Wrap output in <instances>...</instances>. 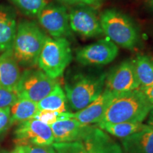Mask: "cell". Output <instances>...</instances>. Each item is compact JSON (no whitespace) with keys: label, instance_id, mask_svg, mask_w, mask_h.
<instances>
[{"label":"cell","instance_id":"20","mask_svg":"<svg viewBox=\"0 0 153 153\" xmlns=\"http://www.w3.org/2000/svg\"><path fill=\"white\" fill-rule=\"evenodd\" d=\"M133 62L140 87L153 85V60L145 55H138Z\"/></svg>","mask_w":153,"mask_h":153},{"label":"cell","instance_id":"18","mask_svg":"<svg viewBox=\"0 0 153 153\" xmlns=\"http://www.w3.org/2000/svg\"><path fill=\"white\" fill-rule=\"evenodd\" d=\"M37 105L39 110L58 112L68 111V100L65 93L59 84L55 86L45 98L37 103Z\"/></svg>","mask_w":153,"mask_h":153},{"label":"cell","instance_id":"12","mask_svg":"<svg viewBox=\"0 0 153 153\" xmlns=\"http://www.w3.org/2000/svg\"><path fill=\"white\" fill-rule=\"evenodd\" d=\"M50 126L53 131L54 143L82 141L94 128L74 118L57 121Z\"/></svg>","mask_w":153,"mask_h":153},{"label":"cell","instance_id":"4","mask_svg":"<svg viewBox=\"0 0 153 153\" xmlns=\"http://www.w3.org/2000/svg\"><path fill=\"white\" fill-rule=\"evenodd\" d=\"M72 60L70 43L65 37L48 36L38 60V65L42 71L53 79L62 75Z\"/></svg>","mask_w":153,"mask_h":153},{"label":"cell","instance_id":"10","mask_svg":"<svg viewBox=\"0 0 153 153\" xmlns=\"http://www.w3.org/2000/svg\"><path fill=\"white\" fill-rule=\"evenodd\" d=\"M70 28L84 37L90 38L103 33L100 20L92 8L87 5L74 7L69 13Z\"/></svg>","mask_w":153,"mask_h":153},{"label":"cell","instance_id":"32","mask_svg":"<svg viewBox=\"0 0 153 153\" xmlns=\"http://www.w3.org/2000/svg\"><path fill=\"white\" fill-rule=\"evenodd\" d=\"M14 151L15 153H24L22 147L20 146V145H16V148L14 149Z\"/></svg>","mask_w":153,"mask_h":153},{"label":"cell","instance_id":"11","mask_svg":"<svg viewBox=\"0 0 153 153\" xmlns=\"http://www.w3.org/2000/svg\"><path fill=\"white\" fill-rule=\"evenodd\" d=\"M105 85L106 89L115 93L138 89L140 85L135 73L134 62L126 60L116 67L106 77Z\"/></svg>","mask_w":153,"mask_h":153},{"label":"cell","instance_id":"1","mask_svg":"<svg viewBox=\"0 0 153 153\" xmlns=\"http://www.w3.org/2000/svg\"><path fill=\"white\" fill-rule=\"evenodd\" d=\"M152 105L140 89L116 93L101 122L142 123L149 114Z\"/></svg>","mask_w":153,"mask_h":153},{"label":"cell","instance_id":"3","mask_svg":"<svg viewBox=\"0 0 153 153\" xmlns=\"http://www.w3.org/2000/svg\"><path fill=\"white\" fill-rule=\"evenodd\" d=\"M106 75L77 74L65 84L68 103L74 111H80L93 102L104 91Z\"/></svg>","mask_w":153,"mask_h":153},{"label":"cell","instance_id":"13","mask_svg":"<svg viewBox=\"0 0 153 153\" xmlns=\"http://www.w3.org/2000/svg\"><path fill=\"white\" fill-rule=\"evenodd\" d=\"M116 94L105 89L93 102L83 109L73 114V118L87 125L99 123L102 120Z\"/></svg>","mask_w":153,"mask_h":153},{"label":"cell","instance_id":"2","mask_svg":"<svg viewBox=\"0 0 153 153\" xmlns=\"http://www.w3.org/2000/svg\"><path fill=\"white\" fill-rule=\"evenodd\" d=\"M48 36L34 22L23 20L17 24L12 51L19 65L34 67Z\"/></svg>","mask_w":153,"mask_h":153},{"label":"cell","instance_id":"29","mask_svg":"<svg viewBox=\"0 0 153 153\" xmlns=\"http://www.w3.org/2000/svg\"><path fill=\"white\" fill-rule=\"evenodd\" d=\"M82 4H86L89 7H99L103 0H78Z\"/></svg>","mask_w":153,"mask_h":153},{"label":"cell","instance_id":"25","mask_svg":"<svg viewBox=\"0 0 153 153\" xmlns=\"http://www.w3.org/2000/svg\"><path fill=\"white\" fill-rule=\"evenodd\" d=\"M18 99L16 93L0 86V108L11 107Z\"/></svg>","mask_w":153,"mask_h":153},{"label":"cell","instance_id":"23","mask_svg":"<svg viewBox=\"0 0 153 153\" xmlns=\"http://www.w3.org/2000/svg\"><path fill=\"white\" fill-rule=\"evenodd\" d=\"M34 118L41 120L47 125L51 126L57 121L73 118V114L68 111L58 112L48 110H38Z\"/></svg>","mask_w":153,"mask_h":153},{"label":"cell","instance_id":"7","mask_svg":"<svg viewBox=\"0 0 153 153\" xmlns=\"http://www.w3.org/2000/svg\"><path fill=\"white\" fill-rule=\"evenodd\" d=\"M16 145H52L54 137L51 126L32 118L18 123L14 132Z\"/></svg>","mask_w":153,"mask_h":153},{"label":"cell","instance_id":"27","mask_svg":"<svg viewBox=\"0 0 153 153\" xmlns=\"http://www.w3.org/2000/svg\"><path fill=\"white\" fill-rule=\"evenodd\" d=\"M24 153H56L52 145H28L22 146Z\"/></svg>","mask_w":153,"mask_h":153},{"label":"cell","instance_id":"15","mask_svg":"<svg viewBox=\"0 0 153 153\" xmlns=\"http://www.w3.org/2000/svg\"><path fill=\"white\" fill-rule=\"evenodd\" d=\"M82 143L87 153H123L120 146L114 139L94 126Z\"/></svg>","mask_w":153,"mask_h":153},{"label":"cell","instance_id":"30","mask_svg":"<svg viewBox=\"0 0 153 153\" xmlns=\"http://www.w3.org/2000/svg\"><path fill=\"white\" fill-rule=\"evenodd\" d=\"M61 4L65 5H73L79 3L78 0H58Z\"/></svg>","mask_w":153,"mask_h":153},{"label":"cell","instance_id":"21","mask_svg":"<svg viewBox=\"0 0 153 153\" xmlns=\"http://www.w3.org/2000/svg\"><path fill=\"white\" fill-rule=\"evenodd\" d=\"M101 129L104 130L111 135L118 137H126L132 134L140 131L145 125L139 122H124L118 123H98Z\"/></svg>","mask_w":153,"mask_h":153},{"label":"cell","instance_id":"19","mask_svg":"<svg viewBox=\"0 0 153 153\" xmlns=\"http://www.w3.org/2000/svg\"><path fill=\"white\" fill-rule=\"evenodd\" d=\"M38 110L37 103L19 98L10 107L11 125L34 118Z\"/></svg>","mask_w":153,"mask_h":153},{"label":"cell","instance_id":"6","mask_svg":"<svg viewBox=\"0 0 153 153\" xmlns=\"http://www.w3.org/2000/svg\"><path fill=\"white\" fill-rule=\"evenodd\" d=\"M58 82L41 70H26L22 73L14 92L19 99L38 103L54 89Z\"/></svg>","mask_w":153,"mask_h":153},{"label":"cell","instance_id":"22","mask_svg":"<svg viewBox=\"0 0 153 153\" xmlns=\"http://www.w3.org/2000/svg\"><path fill=\"white\" fill-rule=\"evenodd\" d=\"M24 14L37 16L48 4L49 0H11Z\"/></svg>","mask_w":153,"mask_h":153},{"label":"cell","instance_id":"33","mask_svg":"<svg viewBox=\"0 0 153 153\" xmlns=\"http://www.w3.org/2000/svg\"><path fill=\"white\" fill-rule=\"evenodd\" d=\"M147 2L150 8L153 11V0H147Z\"/></svg>","mask_w":153,"mask_h":153},{"label":"cell","instance_id":"31","mask_svg":"<svg viewBox=\"0 0 153 153\" xmlns=\"http://www.w3.org/2000/svg\"><path fill=\"white\" fill-rule=\"evenodd\" d=\"M150 114V116H149V119H148V124L149 126H152L153 128V104L152 105V107H151V109L149 112Z\"/></svg>","mask_w":153,"mask_h":153},{"label":"cell","instance_id":"14","mask_svg":"<svg viewBox=\"0 0 153 153\" xmlns=\"http://www.w3.org/2000/svg\"><path fill=\"white\" fill-rule=\"evenodd\" d=\"M21 72L19 65L15 58L12 49L0 54V86L8 90L15 91Z\"/></svg>","mask_w":153,"mask_h":153},{"label":"cell","instance_id":"9","mask_svg":"<svg viewBox=\"0 0 153 153\" xmlns=\"http://www.w3.org/2000/svg\"><path fill=\"white\" fill-rule=\"evenodd\" d=\"M38 22L53 38H61L70 34L69 14L63 6L49 5L38 14Z\"/></svg>","mask_w":153,"mask_h":153},{"label":"cell","instance_id":"28","mask_svg":"<svg viewBox=\"0 0 153 153\" xmlns=\"http://www.w3.org/2000/svg\"><path fill=\"white\" fill-rule=\"evenodd\" d=\"M139 89L142 91L151 104H153V85L149 87H140Z\"/></svg>","mask_w":153,"mask_h":153},{"label":"cell","instance_id":"24","mask_svg":"<svg viewBox=\"0 0 153 153\" xmlns=\"http://www.w3.org/2000/svg\"><path fill=\"white\" fill-rule=\"evenodd\" d=\"M53 146L56 153H87L82 141L54 143Z\"/></svg>","mask_w":153,"mask_h":153},{"label":"cell","instance_id":"26","mask_svg":"<svg viewBox=\"0 0 153 153\" xmlns=\"http://www.w3.org/2000/svg\"><path fill=\"white\" fill-rule=\"evenodd\" d=\"M11 126L10 107L0 108V135Z\"/></svg>","mask_w":153,"mask_h":153},{"label":"cell","instance_id":"34","mask_svg":"<svg viewBox=\"0 0 153 153\" xmlns=\"http://www.w3.org/2000/svg\"><path fill=\"white\" fill-rule=\"evenodd\" d=\"M0 153H15V151L14 150L13 151H11V152H9V151L2 150V149H0Z\"/></svg>","mask_w":153,"mask_h":153},{"label":"cell","instance_id":"17","mask_svg":"<svg viewBox=\"0 0 153 153\" xmlns=\"http://www.w3.org/2000/svg\"><path fill=\"white\" fill-rule=\"evenodd\" d=\"M16 27L14 11L9 7L0 6V53L12 49Z\"/></svg>","mask_w":153,"mask_h":153},{"label":"cell","instance_id":"16","mask_svg":"<svg viewBox=\"0 0 153 153\" xmlns=\"http://www.w3.org/2000/svg\"><path fill=\"white\" fill-rule=\"evenodd\" d=\"M126 153H153V128L145 125L140 131L122 140Z\"/></svg>","mask_w":153,"mask_h":153},{"label":"cell","instance_id":"5","mask_svg":"<svg viewBox=\"0 0 153 153\" xmlns=\"http://www.w3.org/2000/svg\"><path fill=\"white\" fill-rule=\"evenodd\" d=\"M103 33L119 46L133 49L138 41V32L131 19L116 9H106L101 15Z\"/></svg>","mask_w":153,"mask_h":153},{"label":"cell","instance_id":"8","mask_svg":"<svg viewBox=\"0 0 153 153\" xmlns=\"http://www.w3.org/2000/svg\"><path fill=\"white\" fill-rule=\"evenodd\" d=\"M118 54V47L110 40H100L78 49L76 59L84 65H102L111 62Z\"/></svg>","mask_w":153,"mask_h":153}]
</instances>
